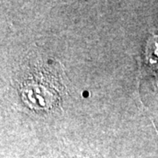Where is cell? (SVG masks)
Listing matches in <instances>:
<instances>
[{
  "label": "cell",
  "instance_id": "6da1fadb",
  "mask_svg": "<svg viewBox=\"0 0 158 158\" xmlns=\"http://www.w3.org/2000/svg\"><path fill=\"white\" fill-rule=\"evenodd\" d=\"M16 82L23 105L36 114H48L61 107L67 94L63 65L43 55L29 54L19 67Z\"/></svg>",
  "mask_w": 158,
  "mask_h": 158
},
{
  "label": "cell",
  "instance_id": "7a4b0ae2",
  "mask_svg": "<svg viewBox=\"0 0 158 158\" xmlns=\"http://www.w3.org/2000/svg\"><path fill=\"white\" fill-rule=\"evenodd\" d=\"M143 66L150 74H158V25L153 29L145 43Z\"/></svg>",
  "mask_w": 158,
  "mask_h": 158
}]
</instances>
